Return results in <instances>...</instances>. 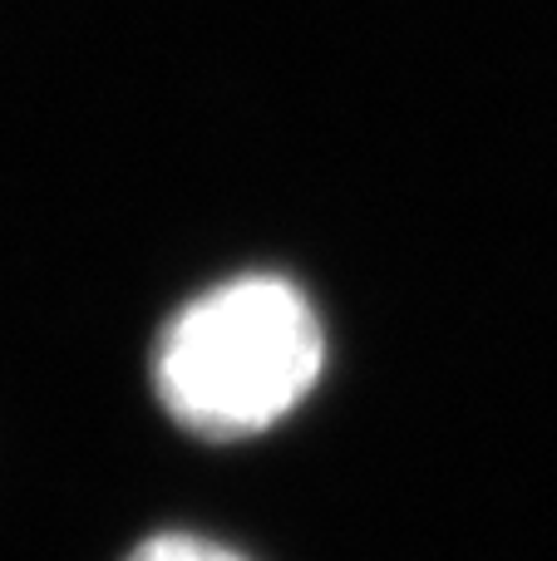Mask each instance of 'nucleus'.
<instances>
[{"mask_svg":"<svg viewBox=\"0 0 557 561\" xmlns=\"http://www.w3.org/2000/svg\"><path fill=\"white\" fill-rule=\"evenodd\" d=\"M326 365L321 316L286 276H237L168 320L154 355L158 404L203 438L262 434Z\"/></svg>","mask_w":557,"mask_h":561,"instance_id":"f257e3e1","label":"nucleus"},{"mask_svg":"<svg viewBox=\"0 0 557 561\" xmlns=\"http://www.w3.org/2000/svg\"><path fill=\"white\" fill-rule=\"evenodd\" d=\"M124 561H247L227 547L207 542V537H187V533H163V537H148L138 542Z\"/></svg>","mask_w":557,"mask_h":561,"instance_id":"f03ea898","label":"nucleus"}]
</instances>
